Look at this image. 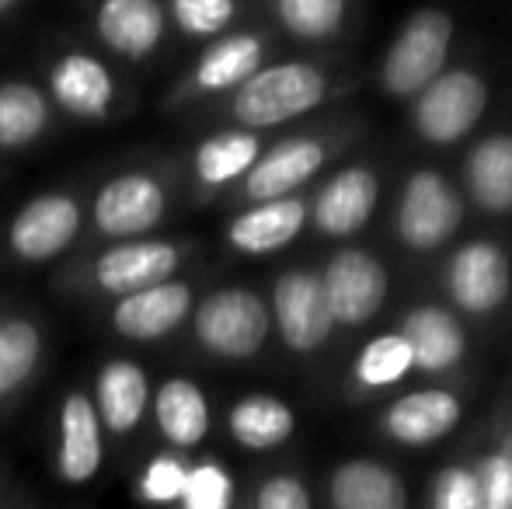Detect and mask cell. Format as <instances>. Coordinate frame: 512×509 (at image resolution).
<instances>
[{"label":"cell","mask_w":512,"mask_h":509,"mask_svg":"<svg viewBox=\"0 0 512 509\" xmlns=\"http://www.w3.org/2000/svg\"><path fill=\"white\" fill-rule=\"evenodd\" d=\"M324 98V77L304 63H283L262 74H251L234 98V116L244 126H279L293 116H304Z\"/></svg>","instance_id":"cell-1"},{"label":"cell","mask_w":512,"mask_h":509,"mask_svg":"<svg viewBox=\"0 0 512 509\" xmlns=\"http://www.w3.org/2000/svg\"><path fill=\"white\" fill-rule=\"evenodd\" d=\"M269 332V314L265 304L248 290H223L203 300L196 314L199 342L216 356L227 360H248L262 349Z\"/></svg>","instance_id":"cell-2"},{"label":"cell","mask_w":512,"mask_h":509,"mask_svg":"<svg viewBox=\"0 0 512 509\" xmlns=\"http://www.w3.org/2000/svg\"><path fill=\"white\" fill-rule=\"evenodd\" d=\"M453 25L446 14L439 11H422L405 25V32L398 35V42L391 46L384 67V81L394 95H411V91L429 88L439 77L450 49Z\"/></svg>","instance_id":"cell-3"},{"label":"cell","mask_w":512,"mask_h":509,"mask_svg":"<svg viewBox=\"0 0 512 509\" xmlns=\"http://www.w3.org/2000/svg\"><path fill=\"white\" fill-rule=\"evenodd\" d=\"M481 112H485V84L460 70V74L436 77L429 88H422L415 119L425 140L453 143L478 123Z\"/></svg>","instance_id":"cell-4"},{"label":"cell","mask_w":512,"mask_h":509,"mask_svg":"<svg viewBox=\"0 0 512 509\" xmlns=\"http://www.w3.org/2000/svg\"><path fill=\"white\" fill-rule=\"evenodd\" d=\"M81 231V206L63 192L39 196L14 217L11 248L25 262H46L60 255Z\"/></svg>","instance_id":"cell-5"},{"label":"cell","mask_w":512,"mask_h":509,"mask_svg":"<svg viewBox=\"0 0 512 509\" xmlns=\"http://www.w3.org/2000/svg\"><path fill=\"white\" fill-rule=\"evenodd\" d=\"M272 304H276V321L286 346L297 349V353L317 349L335 325L321 279L307 276V272H290V276L279 279Z\"/></svg>","instance_id":"cell-6"},{"label":"cell","mask_w":512,"mask_h":509,"mask_svg":"<svg viewBox=\"0 0 512 509\" xmlns=\"http://www.w3.org/2000/svg\"><path fill=\"white\" fill-rule=\"evenodd\" d=\"M460 224V203L453 189L432 171H418L401 199L398 227L411 248H436Z\"/></svg>","instance_id":"cell-7"},{"label":"cell","mask_w":512,"mask_h":509,"mask_svg":"<svg viewBox=\"0 0 512 509\" xmlns=\"http://www.w3.org/2000/svg\"><path fill=\"white\" fill-rule=\"evenodd\" d=\"M324 297H328L331 318L342 325H359L380 307L387 290V276L370 255L363 252H342L328 265L321 279Z\"/></svg>","instance_id":"cell-8"},{"label":"cell","mask_w":512,"mask_h":509,"mask_svg":"<svg viewBox=\"0 0 512 509\" xmlns=\"http://www.w3.org/2000/svg\"><path fill=\"white\" fill-rule=\"evenodd\" d=\"M164 213V192L150 175H119L98 192L95 224L108 238H133L157 227Z\"/></svg>","instance_id":"cell-9"},{"label":"cell","mask_w":512,"mask_h":509,"mask_svg":"<svg viewBox=\"0 0 512 509\" xmlns=\"http://www.w3.org/2000/svg\"><path fill=\"white\" fill-rule=\"evenodd\" d=\"M105 461L102 419L88 394H70L60 408V450L56 471L67 485H88L98 478Z\"/></svg>","instance_id":"cell-10"},{"label":"cell","mask_w":512,"mask_h":509,"mask_svg":"<svg viewBox=\"0 0 512 509\" xmlns=\"http://www.w3.org/2000/svg\"><path fill=\"white\" fill-rule=\"evenodd\" d=\"M192 307V293L182 283H154L147 290H136L129 297H122L112 311V325L119 335L136 342H154L164 339L171 328H178L185 321Z\"/></svg>","instance_id":"cell-11"},{"label":"cell","mask_w":512,"mask_h":509,"mask_svg":"<svg viewBox=\"0 0 512 509\" xmlns=\"http://www.w3.org/2000/svg\"><path fill=\"white\" fill-rule=\"evenodd\" d=\"M178 269V252L164 241H126L119 248H108L98 258L95 276L105 293L129 297L136 290H147L154 283H164Z\"/></svg>","instance_id":"cell-12"},{"label":"cell","mask_w":512,"mask_h":509,"mask_svg":"<svg viewBox=\"0 0 512 509\" xmlns=\"http://www.w3.org/2000/svg\"><path fill=\"white\" fill-rule=\"evenodd\" d=\"M331 509H408L405 482L387 464L356 457L335 468L328 482Z\"/></svg>","instance_id":"cell-13"},{"label":"cell","mask_w":512,"mask_h":509,"mask_svg":"<svg viewBox=\"0 0 512 509\" xmlns=\"http://www.w3.org/2000/svg\"><path fill=\"white\" fill-rule=\"evenodd\" d=\"M147 405H150V384L143 367H136L133 360L105 363L95 387V412L102 419V429L115 436L133 433L140 426Z\"/></svg>","instance_id":"cell-14"},{"label":"cell","mask_w":512,"mask_h":509,"mask_svg":"<svg viewBox=\"0 0 512 509\" xmlns=\"http://www.w3.org/2000/svg\"><path fill=\"white\" fill-rule=\"evenodd\" d=\"M460 419V401L446 391H415L398 398L384 415V429L391 440L408 447H425L446 436Z\"/></svg>","instance_id":"cell-15"},{"label":"cell","mask_w":512,"mask_h":509,"mask_svg":"<svg viewBox=\"0 0 512 509\" xmlns=\"http://www.w3.org/2000/svg\"><path fill=\"white\" fill-rule=\"evenodd\" d=\"M98 35L108 49L140 60L154 53L164 35V11L157 0H105L98 7Z\"/></svg>","instance_id":"cell-16"},{"label":"cell","mask_w":512,"mask_h":509,"mask_svg":"<svg viewBox=\"0 0 512 509\" xmlns=\"http://www.w3.org/2000/svg\"><path fill=\"white\" fill-rule=\"evenodd\" d=\"M450 290L457 304L467 307V311H492L495 304H502L509 290L506 255L495 245H467L453 258Z\"/></svg>","instance_id":"cell-17"},{"label":"cell","mask_w":512,"mask_h":509,"mask_svg":"<svg viewBox=\"0 0 512 509\" xmlns=\"http://www.w3.org/2000/svg\"><path fill=\"white\" fill-rule=\"evenodd\" d=\"M154 419L164 440L175 443L178 450L199 447L209 433V401L199 384L171 377L154 394Z\"/></svg>","instance_id":"cell-18"},{"label":"cell","mask_w":512,"mask_h":509,"mask_svg":"<svg viewBox=\"0 0 512 509\" xmlns=\"http://www.w3.org/2000/svg\"><path fill=\"white\" fill-rule=\"evenodd\" d=\"M324 161V150L314 140H290L279 143L269 157L255 161V168L248 171V196L258 203L269 199H286V192H293L300 182H307Z\"/></svg>","instance_id":"cell-19"},{"label":"cell","mask_w":512,"mask_h":509,"mask_svg":"<svg viewBox=\"0 0 512 509\" xmlns=\"http://www.w3.org/2000/svg\"><path fill=\"white\" fill-rule=\"evenodd\" d=\"M53 95L74 116L98 119L105 116L108 102H112V77L95 56L88 53H67L53 67Z\"/></svg>","instance_id":"cell-20"},{"label":"cell","mask_w":512,"mask_h":509,"mask_svg":"<svg viewBox=\"0 0 512 509\" xmlns=\"http://www.w3.org/2000/svg\"><path fill=\"white\" fill-rule=\"evenodd\" d=\"M401 339L411 349V367L425 370V374H439V370L453 367L464 353V335H460L457 321L439 307H418L408 314Z\"/></svg>","instance_id":"cell-21"},{"label":"cell","mask_w":512,"mask_h":509,"mask_svg":"<svg viewBox=\"0 0 512 509\" xmlns=\"http://www.w3.org/2000/svg\"><path fill=\"white\" fill-rule=\"evenodd\" d=\"M304 203L300 199H269L255 210L241 213L230 224V245L248 255H265L293 241L304 227Z\"/></svg>","instance_id":"cell-22"},{"label":"cell","mask_w":512,"mask_h":509,"mask_svg":"<svg viewBox=\"0 0 512 509\" xmlns=\"http://www.w3.org/2000/svg\"><path fill=\"white\" fill-rule=\"evenodd\" d=\"M377 203V182L366 168H349L317 196V227L328 234H352L366 224Z\"/></svg>","instance_id":"cell-23"},{"label":"cell","mask_w":512,"mask_h":509,"mask_svg":"<svg viewBox=\"0 0 512 509\" xmlns=\"http://www.w3.org/2000/svg\"><path fill=\"white\" fill-rule=\"evenodd\" d=\"M293 426L297 419H293L290 405L269 398V394H251L230 408V436L248 450L279 447L293 436Z\"/></svg>","instance_id":"cell-24"},{"label":"cell","mask_w":512,"mask_h":509,"mask_svg":"<svg viewBox=\"0 0 512 509\" xmlns=\"http://www.w3.org/2000/svg\"><path fill=\"white\" fill-rule=\"evenodd\" d=\"M471 192L488 210H512V136H492L474 150Z\"/></svg>","instance_id":"cell-25"},{"label":"cell","mask_w":512,"mask_h":509,"mask_svg":"<svg viewBox=\"0 0 512 509\" xmlns=\"http://www.w3.org/2000/svg\"><path fill=\"white\" fill-rule=\"evenodd\" d=\"M258 60H262V42L255 35H230V39L216 42L203 56V63L196 70V81L206 91L234 88V84L248 81L255 74Z\"/></svg>","instance_id":"cell-26"},{"label":"cell","mask_w":512,"mask_h":509,"mask_svg":"<svg viewBox=\"0 0 512 509\" xmlns=\"http://www.w3.org/2000/svg\"><path fill=\"white\" fill-rule=\"evenodd\" d=\"M49 109L46 98L32 84H0V147H21L32 143L46 129Z\"/></svg>","instance_id":"cell-27"},{"label":"cell","mask_w":512,"mask_h":509,"mask_svg":"<svg viewBox=\"0 0 512 509\" xmlns=\"http://www.w3.org/2000/svg\"><path fill=\"white\" fill-rule=\"evenodd\" d=\"M258 161V140L251 133H216L199 147L196 171L206 185H223L241 178Z\"/></svg>","instance_id":"cell-28"},{"label":"cell","mask_w":512,"mask_h":509,"mask_svg":"<svg viewBox=\"0 0 512 509\" xmlns=\"http://www.w3.org/2000/svg\"><path fill=\"white\" fill-rule=\"evenodd\" d=\"M39 363V332L32 321H0V398L18 391Z\"/></svg>","instance_id":"cell-29"},{"label":"cell","mask_w":512,"mask_h":509,"mask_svg":"<svg viewBox=\"0 0 512 509\" xmlns=\"http://www.w3.org/2000/svg\"><path fill=\"white\" fill-rule=\"evenodd\" d=\"M411 370V349L401 335H384V339H373L370 346L359 356L356 377L366 387H387L401 381Z\"/></svg>","instance_id":"cell-30"},{"label":"cell","mask_w":512,"mask_h":509,"mask_svg":"<svg viewBox=\"0 0 512 509\" xmlns=\"http://www.w3.org/2000/svg\"><path fill=\"white\" fill-rule=\"evenodd\" d=\"M182 509H230L234 506V478L223 464L203 461V464H189V478H185Z\"/></svg>","instance_id":"cell-31"},{"label":"cell","mask_w":512,"mask_h":509,"mask_svg":"<svg viewBox=\"0 0 512 509\" xmlns=\"http://www.w3.org/2000/svg\"><path fill=\"white\" fill-rule=\"evenodd\" d=\"M345 14V0H279V18L290 32L304 39H321L338 28Z\"/></svg>","instance_id":"cell-32"},{"label":"cell","mask_w":512,"mask_h":509,"mask_svg":"<svg viewBox=\"0 0 512 509\" xmlns=\"http://www.w3.org/2000/svg\"><path fill=\"white\" fill-rule=\"evenodd\" d=\"M185 478H189V464L178 454H157L154 461L143 468L136 492H140L143 503L150 506H171L182 499Z\"/></svg>","instance_id":"cell-33"},{"label":"cell","mask_w":512,"mask_h":509,"mask_svg":"<svg viewBox=\"0 0 512 509\" xmlns=\"http://www.w3.org/2000/svg\"><path fill=\"white\" fill-rule=\"evenodd\" d=\"M429 509H481L478 475H474V468L453 464V468L439 471L429 489Z\"/></svg>","instance_id":"cell-34"},{"label":"cell","mask_w":512,"mask_h":509,"mask_svg":"<svg viewBox=\"0 0 512 509\" xmlns=\"http://www.w3.org/2000/svg\"><path fill=\"white\" fill-rule=\"evenodd\" d=\"M171 11L189 35H213L234 18V0H171Z\"/></svg>","instance_id":"cell-35"},{"label":"cell","mask_w":512,"mask_h":509,"mask_svg":"<svg viewBox=\"0 0 512 509\" xmlns=\"http://www.w3.org/2000/svg\"><path fill=\"white\" fill-rule=\"evenodd\" d=\"M474 475H478V496L481 509H512V471L506 457L488 454L474 464Z\"/></svg>","instance_id":"cell-36"},{"label":"cell","mask_w":512,"mask_h":509,"mask_svg":"<svg viewBox=\"0 0 512 509\" xmlns=\"http://www.w3.org/2000/svg\"><path fill=\"white\" fill-rule=\"evenodd\" d=\"M255 509H314L310 492L300 478L293 475H272L262 482L255 496Z\"/></svg>","instance_id":"cell-37"},{"label":"cell","mask_w":512,"mask_h":509,"mask_svg":"<svg viewBox=\"0 0 512 509\" xmlns=\"http://www.w3.org/2000/svg\"><path fill=\"white\" fill-rule=\"evenodd\" d=\"M502 457H506V464H509V471H512V436L506 440V447H502Z\"/></svg>","instance_id":"cell-38"},{"label":"cell","mask_w":512,"mask_h":509,"mask_svg":"<svg viewBox=\"0 0 512 509\" xmlns=\"http://www.w3.org/2000/svg\"><path fill=\"white\" fill-rule=\"evenodd\" d=\"M11 4H14V0H0V11H7Z\"/></svg>","instance_id":"cell-39"}]
</instances>
